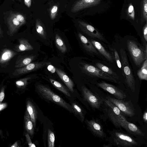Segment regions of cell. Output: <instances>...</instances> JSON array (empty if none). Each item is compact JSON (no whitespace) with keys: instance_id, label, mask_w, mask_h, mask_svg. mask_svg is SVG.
I'll use <instances>...</instances> for the list:
<instances>
[{"instance_id":"cell-6","label":"cell","mask_w":147,"mask_h":147,"mask_svg":"<svg viewBox=\"0 0 147 147\" xmlns=\"http://www.w3.org/2000/svg\"><path fill=\"white\" fill-rule=\"evenodd\" d=\"M82 68L85 72L89 74L113 82L117 83V80L100 69L92 65L84 63Z\"/></svg>"},{"instance_id":"cell-17","label":"cell","mask_w":147,"mask_h":147,"mask_svg":"<svg viewBox=\"0 0 147 147\" xmlns=\"http://www.w3.org/2000/svg\"><path fill=\"white\" fill-rule=\"evenodd\" d=\"M26 107V111L29 113L34 128H36L37 118V112L36 109L34 104L30 100H28L27 101Z\"/></svg>"},{"instance_id":"cell-9","label":"cell","mask_w":147,"mask_h":147,"mask_svg":"<svg viewBox=\"0 0 147 147\" xmlns=\"http://www.w3.org/2000/svg\"><path fill=\"white\" fill-rule=\"evenodd\" d=\"M51 63L47 62H36L30 63L21 67L17 68L13 75L16 76L22 75L38 69Z\"/></svg>"},{"instance_id":"cell-45","label":"cell","mask_w":147,"mask_h":147,"mask_svg":"<svg viewBox=\"0 0 147 147\" xmlns=\"http://www.w3.org/2000/svg\"><path fill=\"white\" fill-rule=\"evenodd\" d=\"M110 144V145H105L104 144L103 146V147H111L112 146Z\"/></svg>"},{"instance_id":"cell-1","label":"cell","mask_w":147,"mask_h":147,"mask_svg":"<svg viewBox=\"0 0 147 147\" xmlns=\"http://www.w3.org/2000/svg\"><path fill=\"white\" fill-rule=\"evenodd\" d=\"M127 48L135 65L140 67L143 62L147 60V52L145 48L136 42L128 40L127 42Z\"/></svg>"},{"instance_id":"cell-7","label":"cell","mask_w":147,"mask_h":147,"mask_svg":"<svg viewBox=\"0 0 147 147\" xmlns=\"http://www.w3.org/2000/svg\"><path fill=\"white\" fill-rule=\"evenodd\" d=\"M107 99L114 104L126 115L130 117L134 115L135 112L134 108L130 102L110 97H107Z\"/></svg>"},{"instance_id":"cell-29","label":"cell","mask_w":147,"mask_h":147,"mask_svg":"<svg viewBox=\"0 0 147 147\" xmlns=\"http://www.w3.org/2000/svg\"><path fill=\"white\" fill-rule=\"evenodd\" d=\"M71 106L74 110V113L79 115L81 118V121L83 122L84 119V115L82 109L75 103H73Z\"/></svg>"},{"instance_id":"cell-4","label":"cell","mask_w":147,"mask_h":147,"mask_svg":"<svg viewBox=\"0 0 147 147\" xmlns=\"http://www.w3.org/2000/svg\"><path fill=\"white\" fill-rule=\"evenodd\" d=\"M109 115L115 125L117 127H121L131 134L143 136V132L136 125L127 121L126 119H123L116 115L110 109Z\"/></svg>"},{"instance_id":"cell-5","label":"cell","mask_w":147,"mask_h":147,"mask_svg":"<svg viewBox=\"0 0 147 147\" xmlns=\"http://www.w3.org/2000/svg\"><path fill=\"white\" fill-rule=\"evenodd\" d=\"M122 69L125 81L128 86L133 92L135 90V81L134 76L128 61L126 53L122 48L120 50Z\"/></svg>"},{"instance_id":"cell-43","label":"cell","mask_w":147,"mask_h":147,"mask_svg":"<svg viewBox=\"0 0 147 147\" xmlns=\"http://www.w3.org/2000/svg\"><path fill=\"white\" fill-rule=\"evenodd\" d=\"M6 106V105L5 104H0V111L5 108Z\"/></svg>"},{"instance_id":"cell-28","label":"cell","mask_w":147,"mask_h":147,"mask_svg":"<svg viewBox=\"0 0 147 147\" xmlns=\"http://www.w3.org/2000/svg\"><path fill=\"white\" fill-rule=\"evenodd\" d=\"M36 31L38 35L42 38H46L47 34L46 31L40 22L36 21Z\"/></svg>"},{"instance_id":"cell-20","label":"cell","mask_w":147,"mask_h":147,"mask_svg":"<svg viewBox=\"0 0 147 147\" xmlns=\"http://www.w3.org/2000/svg\"><path fill=\"white\" fill-rule=\"evenodd\" d=\"M35 56L26 55L22 56L17 60L15 67L19 68L22 67L30 63L35 59Z\"/></svg>"},{"instance_id":"cell-32","label":"cell","mask_w":147,"mask_h":147,"mask_svg":"<svg viewBox=\"0 0 147 147\" xmlns=\"http://www.w3.org/2000/svg\"><path fill=\"white\" fill-rule=\"evenodd\" d=\"M142 10L143 17L146 21L147 18V0H143Z\"/></svg>"},{"instance_id":"cell-44","label":"cell","mask_w":147,"mask_h":147,"mask_svg":"<svg viewBox=\"0 0 147 147\" xmlns=\"http://www.w3.org/2000/svg\"><path fill=\"white\" fill-rule=\"evenodd\" d=\"M18 144L17 142H16L13 145L11 146V147H18Z\"/></svg>"},{"instance_id":"cell-24","label":"cell","mask_w":147,"mask_h":147,"mask_svg":"<svg viewBox=\"0 0 147 147\" xmlns=\"http://www.w3.org/2000/svg\"><path fill=\"white\" fill-rule=\"evenodd\" d=\"M102 101H103L111 109L115 114L123 119H125L121 114V111L119 108L109 100L107 99H103Z\"/></svg>"},{"instance_id":"cell-36","label":"cell","mask_w":147,"mask_h":147,"mask_svg":"<svg viewBox=\"0 0 147 147\" xmlns=\"http://www.w3.org/2000/svg\"><path fill=\"white\" fill-rule=\"evenodd\" d=\"M114 56L116 61L117 65L118 67L121 69V64L120 59L118 55V52L116 50H114Z\"/></svg>"},{"instance_id":"cell-31","label":"cell","mask_w":147,"mask_h":147,"mask_svg":"<svg viewBox=\"0 0 147 147\" xmlns=\"http://www.w3.org/2000/svg\"><path fill=\"white\" fill-rule=\"evenodd\" d=\"M30 77H26L20 79L16 82L17 86L19 88H24L28 84V81L30 79Z\"/></svg>"},{"instance_id":"cell-8","label":"cell","mask_w":147,"mask_h":147,"mask_svg":"<svg viewBox=\"0 0 147 147\" xmlns=\"http://www.w3.org/2000/svg\"><path fill=\"white\" fill-rule=\"evenodd\" d=\"M82 93L84 99L94 109H99L102 100L86 87H82Z\"/></svg>"},{"instance_id":"cell-23","label":"cell","mask_w":147,"mask_h":147,"mask_svg":"<svg viewBox=\"0 0 147 147\" xmlns=\"http://www.w3.org/2000/svg\"><path fill=\"white\" fill-rule=\"evenodd\" d=\"M96 65L98 68L116 80H119L118 75L110 68L100 63H96Z\"/></svg>"},{"instance_id":"cell-26","label":"cell","mask_w":147,"mask_h":147,"mask_svg":"<svg viewBox=\"0 0 147 147\" xmlns=\"http://www.w3.org/2000/svg\"><path fill=\"white\" fill-rule=\"evenodd\" d=\"M49 80L52 84L57 89L68 96H71L68 91L61 84L52 79H50Z\"/></svg>"},{"instance_id":"cell-48","label":"cell","mask_w":147,"mask_h":147,"mask_svg":"<svg viewBox=\"0 0 147 147\" xmlns=\"http://www.w3.org/2000/svg\"><path fill=\"white\" fill-rule=\"evenodd\" d=\"M1 130H0V134H1Z\"/></svg>"},{"instance_id":"cell-10","label":"cell","mask_w":147,"mask_h":147,"mask_svg":"<svg viewBox=\"0 0 147 147\" xmlns=\"http://www.w3.org/2000/svg\"><path fill=\"white\" fill-rule=\"evenodd\" d=\"M98 86L104 90L114 96L117 99L122 100L126 97L122 90L115 86L104 82L98 83Z\"/></svg>"},{"instance_id":"cell-15","label":"cell","mask_w":147,"mask_h":147,"mask_svg":"<svg viewBox=\"0 0 147 147\" xmlns=\"http://www.w3.org/2000/svg\"><path fill=\"white\" fill-rule=\"evenodd\" d=\"M78 35L83 46L87 51L91 53L98 54L96 49L89 40L80 33H79Z\"/></svg>"},{"instance_id":"cell-27","label":"cell","mask_w":147,"mask_h":147,"mask_svg":"<svg viewBox=\"0 0 147 147\" xmlns=\"http://www.w3.org/2000/svg\"><path fill=\"white\" fill-rule=\"evenodd\" d=\"M56 45L59 50L62 53H64L67 51L66 47L61 37L57 34L55 37Z\"/></svg>"},{"instance_id":"cell-25","label":"cell","mask_w":147,"mask_h":147,"mask_svg":"<svg viewBox=\"0 0 147 147\" xmlns=\"http://www.w3.org/2000/svg\"><path fill=\"white\" fill-rule=\"evenodd\" d=\"M137 75L142 80H147V60L144 61L141 68L138 71Z\"/></svg>"},{"instance_id":"cell-41","label":"cell","mask_w":147,"mask_h":147,"mask_svg":"<svg viewBox=\"0 0 147 147\" xmlns=\"http://www.w3.org/2000/svg\"><path fill=\"white\" fill-rule=\"evenodd\" d=\"M25 5L28 7H30L31 4V0H24Z\"/></svg>"},{"instance_id":"cell-19","label":"cell","mask_w":147,"mask_h":147,"mask_svg":"<svg viewBox=\"0 0 147 147\" xmlns=\"http://www.w3.org/2000/svg\"><path fill=\"white\" fill-rule=\"evenodd\" d=\"M17 53L14 51L9 49H5L3 50L0 56V63H7Z\"/></svg>"},{"instance_id":"cell-33","label":"cell","mask_w":147,"mask_h":147,"mask_svg":"<svg viewBox=\"0 0 147 147\" xmlns=\"http://www.w3.org/2000/svg\"><path fill=\"white\" fill-rule=\"evenodd\" d=\"M13 16L22 24L26 23V20L24 16L19 13H12Z\"/></svg>"},{"instance_id":"cell-35","label":"cell","mask_w":147,"mask_h":147,"mask_svg":"<svg viewBox=\"0 0 147 147\" xmlns=\"http://www.w3.org/2000/svg\"><path fill=\"white\" fill-rule=\"evenodd\" d=\"M58 9V7L57 5L53 6L51 11L50 17L52 20H54L56 16Z\"/></svg>"},{"instance_id":"cell-2","label":"cell","mask_w":147,"mask_h":147,"mask_svg":"<svg viewBox=\"0 0 147 147\" xmlns=\"http://www.w3.org/2000/svg\"><path fill=\"white\" fill-rule=\"evenodd\" d=\"M37 88L39 93L44 98L61 106L70 112L74 113L71 105L49 88L44 85H39Z\"/></svg>"},{"instance_id":"cell-46","label":"cell","mask_w":147,"mask_h":147,"mask_svg":"<svg viewBox=\"0 0 147 147\" xmlns=\"http://www.w3.org/2000/svg\"><path fill=\"white\" fill-rule=\"evenodd\" d=\"M1 33H2V31H1V27L0 26V34H1Z\"/></svg>"},{"instance_id":"cell-14","label":"cell","mask_w":147,"mask_h":147,"mask_svg":"<svg viewBox=\"0 0 147 147\" xmlns=\"http://www.w3.org/2000/svg\"><path fill=\"white\" fill-rule=\"evenodd\" d=\"M9 31L10 34L16 33L23 24L21 23L11 13L7 19Z\"/></svg>"},{"instance_id":"cell-30","label":"cell","mask_w":147,"mask_h":147,"mask_svg":"<svg viewBox=\"0 0 147 147\" xmlns=\"http://www.w3.org/2000/svg\"><path fill=\"white\" fill-rule=\"evenodd\" d=\"M55 137L54 133L50 129L48 130V142L49 147H54Z\"/></svg>"},{"instance_id":"cell-11","label":"cell","mask_w":147,"mask_h":147,"mask_svg":"<svg viewBox=\"0 0 147 147\" xmlns=\"http://www.w3.org/2000/svg\"><path fill=\"white\" fill-rule=\"evenodd\" d=\"M85 121L88 128L94 135L100 138L105 137V134L103 127L99 121L92 119L90 120L86 119Z\"/></svg>"},{"instance_id":"cell-34","label":"cell","mask_w":147,"mask_h":147,"mask_svg":"<svg viewBox=\"0 0 147 147\" xmlns=\"http://www.w3.org/2000/svg\"><path fill=\"white\" fill-rule=\"evenodd\" d=\"M127 13L128 16L133 20L134 18V7L130 4L128 8Z\"/></svg>"},{"instance_id":"cell-13","label":"cell","mask_w":147,"mask_h":147,"mask_svg":"<svg viewBox=\"0 0 147 147\" xmlns=\"http://www.w3.org/2000/svg\"><path fill=\"white\" fill-rule=\"evenodd\" d=\"M101 0H79L74 5L72 11L77 12L83 9L90 7L99 3Z\"/></svg>"},{"instance_id":"cell-40","label":"cell","mask_w":147,"mask_h":147,"mask_svg":"<svg viewBox=\"0 0 147 147\" xmlns=\"http://www.w3.org/2000/svg\"><path fill=\"white\" fill-rule=\"evenodd\" d=\"M5 94L4 92V89L3 88L0 92V102H1L4 99Z\"/></svg>"},{"instance_id":"cell-47","label":"cell","mask_w":147,"mask_h":147,"mask_svg":"<svg viewBox=\"0 0 147 147\" xmlns=\"http://www.w3.org/2000/svg\"><path fill=\"white\" fill-rule=\"evenodd\" d=\"M18 0L20 1H21V0Z\"/></svg>"},{"instance_id":"cell-38","label":"cell","mask_w":147,"mask_h":147,"mask_svg":"<svg viewBox=\"0 0 147 147\" xmlns=\"http://www.w3.org/2000/svg\"><path fill=\"white\" fill-rule=\"evenodd\" d=\"M143 36L146 42L147 41V24H146L143 28Z\"/></svg>"},{"instance_id":"cell-18","label":"cell","mask_w":147,"mask_h":147,"mask_svg":"<svg viewBox=\"0 0 147 147\" xmlns=\"http://www.w3.org/2000/svg\"><path fill=\"white\" fill-rule=\"evenodd\" d=\"M90 41L95 48L107 59L111 63L113 62V59L111 55L99 42L93 39H91Z\"/></svg>"},{"instance_id":"cell-22","label":"cell","mask_w":147,"mask_h":147,"mask_svg":"<svg viewBox=\"0 0 147 147\" xmlns=\"http://www.w3.org/2000/svg\"><path fill=\"white\" fill-rule=\"evenodd\" d=\"M18 41L19 44L16 47V50L17 52H22L32 50L33 49V47L30 44L27 40L20 39H19Z\"/></svg>"},{"instance_id":"cell-16","label":"cell","mask_w":147,"mask_h":147,"mask_svg":"<svg viewBox=\"0 0 147 147\" xmlns=\"http://www.w3.org/2000/svg\"><path fill=\"white\" fill-rule=\"evenodd\" d=\"M56 71L58 76L62 80L67 87L72 92H73L74 84L72 80L62 70L57 68H56Z\"/></svg>"},{"instance_id":"cell-37","label":"cell","mask_w":147,"mask_h":147,"mask_svg":"<svg viewBox=\"0 0 147 147\" xmlns=\"http://www.w3.org/2000/svg\"><path fill=\"white\" fill-rule=\"evenodd\" d=\"M26 139L29 147H35L36 146L33 143L31 140L29 134L28 133H26L25 134Z\"/></svg>"},{"instance_id":"cell-42","label":"cell","mask_w":147,"mask_h":147,"mask_svg":"<svg viewBox=\"0 0 147 147\" xmlns=\"http://www.w3.org/2000/svg\"><path fill=\"white\" fill-rule=\"evenodd\" d=\"M143 118L145 122L146 123L147 122V112L146 110L143 114Z\"/></svg>"},{"instance_id":"cell-39","label":"cell","mask_w":147,"mask_h":147,"mask_svg":"<svg viewBox=\"0 0 147 147\" xmlns=\"http://www.w3.org/2000/svg\"><path fill=\"white\" fill-rule=\"evenodd\" d=\"M47 68L48 70L52 73H54L56 71V68L50 64L48 65Z\"/></svg>"},{"instance_id":"cell-3","label":"cell","mask_w":147,"mask_h":147,"mask_svg":"<svg viewBox=\"0 0 147 147\" xmlns=\"http://www.w3.org/2000/svg\"><path fill=\"white\" fill-rule=\"evenodd\" d=\"M109 140L114 145L123 147H131L138 145V142L130 135L117 130L114 131L111 134Z\"/></svg>"},{"instance_id":"cell-12","label":"cell","mask_w":147,"mask_h":147,"mask_svg":"<svg viewBox=\"0 0 147 147\" xmlns=\"http://www.w3.org/2000/svg\"><path fill=\"white\" fill-rule=\"evenodd\" d=\"M79 23L81 30L87 35L91 38L105 41L102 34L93 26L82 21H79Z\"/></svg>"},{"instance_id":"cell-21","label":"cell","mask_w":147,"mask_h":147,"mask_svg":"<svg viewBox=\"0 0 147 147\" xmlns=\"http://www.w3.org/2000/svg\"><path fill=\"white\" fill-rule=\"evenodd\" d=\"M24 122L25 129L28 133L32 136L34 133V127L28 113L26 111L24 116Z\"/></svg>"}]
</instances>
